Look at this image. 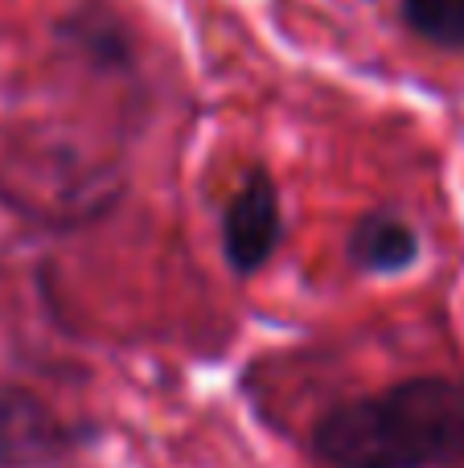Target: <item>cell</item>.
<instances>
[{
    "label": "cell",
    "mask_w": 464,
    "mask_h": 468,
    "mask_svg": "<svg viewBox=\"0 0 464 468\" xmlns=\"http://www.w3.org/2000/svg\"><path fill=\"white\" fill-rule=\"evenodd\" d=\"M312 452L329 468L464 464V378L416 374L329 407L312 428Z\"/></svg>",
    "instance_id": "cell-1"
},
{
    "label": "cell",
    "mask_w": 464,
    "mask_h": 468,
    "mask_svg": "<svg viewBox=\"0 0 464 468\" xmlns=\"http://www.w3.org/2000/svg\"><path fill=\"white\" fill-rule=\"evenodd\" d=\"M284 242V202L268 165H251L222 206V259L230 275L251 280Z\"/></svg>",
    "instance_id": "cell-2"
},
{
    "label": "cell",
    "mask_w": 464,
    "mask_h": 468,
    "mask_svg": "<svg viewBox=\"0 0 464 468\" xmlns=\"http://www.w3.org/2000/svg\"><path fill=\"white\" fill-rule=\"evenodd\" d=\"M79 444L82 431L46 399L25 387L0 390V468H54Z\"/></svg>",
    "instance_id": "cell-3"
},
{
    "label": "cell",
    "mask_w": 464,
    "mask_h": 468,
    "mask_svg": "<svg viewBox=\"0 0 464 468\" xmlns=\"http://www.w3.org/2000/svg\"><path fill=\"white\" fill-rule=\"evenodd\" d=\"M424 239L399 210H366L345 239V259L362 275H403L419 263Z\"/></svg>",
    "instance_id": "cell-4"
},
{
    "label": "cell",
    "mask_w": 464,
    "mask_h": 468,
    "mask_svg": "<svg viewBox=\"0 0 464 468\" xmlns=\"http://www.w3.org/2000/svg\"><path fill=\"white\" fill-rule=\"evenodd\" d=\"M54 37L66 46V54L82 58L90 70H107V74H136V46L123 21H115L107 8L87 5L66 13L54 25Z\"/></svg>",
    "instance_id": "cell-5"
},
{
    "label": "cell",
    "mask_w": 464,
    "mask_h": 468,
    "mask_svg": "<svg viewBox=\"0 0 464 468\" xmlns=\"http://www.w3.org/2000/svg\"><path fill=\"white\" fill-rule=\"evenodd\" d=\"M399 21L436 49H464V0H399Z\"/></svg>",
    "instance_id": "cell-6"
}]
</instances>
